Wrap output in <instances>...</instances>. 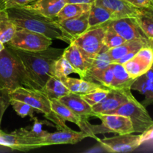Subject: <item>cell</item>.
Returning a JSON list of instances; mask_svg holds the SVG:
<instances>
[{
	"label": "cell",
	"mask_w": 153,
	"mask_h": 153,
	"mask_svg": "<svg viewBox=\"0 0 153 153\" xmlns=\"http://www.w3.org/2000/svg\"><path fill=\"white\" fill-rule=\"evenodd\" d=\"M8 48L22 64L28 80V88L40 91L43 90L48 79L54 76L55 62L62 56L64 51V49L51 46L44 50L37 52Z\"/></svg>",
	"instance_id": "1"
},
{
	"label": "cell",
	"mask_w": 153,
	"mask_h": 153,
	"mask_svg": "<svg viewBox=\"0 0 153 153\" xmlns=\"http://www.w3.org/2000/svg\"><path fill=\"white\" fill-rule=\"evenodd\" d=\"M9 16L16 28H25L35 31L54 40H62L68 43L62 30L57 22L56 18H49L25 7H13L7 9Z\"/></svg>",
	"instance_id": "2"
},
{
	"label": "cell",
	"mask_w": 153,
	"mask_h": 153,
	"mask_svg": "<svg viewBox=\"0 0 153 153\" xmlns=\"http://www.w3.org/2000/svg\"><path fill=\"white\" fill-rule=\"evenodd\" d=\"M19 87L28 88V80L19 60L5 46L0 52V90L11 92Z\"/></svg>",
	"instance_id": "3"
},
{
	"label": "cell",
	"mask_w": 153,
	"mask_h": 153,
	"mask_svg": "<svg viewBox=\"0 0 153 153\" xmlns=\"http://www.w3.org/2000/svg\"><path fill=\"white\" fill-rule=\"evenodd\" d=\"M108 24L89 28L73 42L91 67L93 61L104 46V37Z\"/></svg>",
	"instance_id": "4"
},
{
	"label": "cell",
	"mask_w": 153,
	"mask_h": 153,
	"mask_svg": "<svg viewBox=\"0 0 153 153\" xmlns=\"http://www.w3.org/2000/svg\"><path fill=\"white\" fill-rule=\"evenodd\" d=\"M112 114L123 115L129 118L133 125L134 133H143L153 123V120L146 111V107L139 102L131 93L128 95L126 102L123 104Z\"/></svg>",
	"instance_id": "5"
},
{
	"label": "cell",
	"mask_w": 153,
	"mask_h": 153,
	"mask_svg": "<svg viewBox=\"0 0 153 153\" xmlns=\"http://www.w3.org/2000/svg\"><path fill=\"white\" fill-rule=\"evenodd\" d=\"M10 99L19 100L27 103L36 110L37 113H41L49 120L55 114L51 108L50 99L43 91L32 88L19 87L10 92Z\"/></svg>",
	"instance_id": "6"
},
{
	"label": "cell",
	"mask_w": 153,
	"mask_h": 153,
	"mask_svg": "<svg viewBox=\"0 0 153 153\" xmlns=\"http://www.w3.org/2000/svg\"><path fill=\"white\" fill-rule=\"evenodd\" d=\"M52 43V39L43 34L25 28H16L11 40L4 45L13 49L37 52L48 49Z\"/></svg>",
	"instance_id": "7"
},
{
	"label": "cell",
	"mask_w": 153,
	"mask_h": 153,
	"mask_svg": "<svg viewBox=\"0 0 153 153\" xmlns=\"http://www.w3.org/2000/svg\"><path fill=\"white\" fill-rule=\"evenodd\" d=\"M0 146L21 152L43 147L40 139L34 137L30 130L22 128L11 133H5L0 129Z\"/></svg>",
	"instance_id": "8"
},
{
	"label": "cell",
	"mask_w": 153,
	"mask_h": 153,
	"mask_svg": "<svg viewBox=\"0 0 153 153\" xmlns=\"http://www.w3.org/2000/svg\"><path fill=\"white\" fill-rule=\"evenodd\" d=\"M96 140L105 151L113 153L133 152L142 144L140 142V134L135 135L133 133L118 134L102 139L97 138Z\"/></svg>",
	"instance_id": "9"
},
{
	"label": "cell",
	"mask_w": 153,
	"mask_h": 153,
	"mask_svg": "<svg viewBox=\"0 0 153 153\" xmlns=\"http://www.w3.org/2000/svg\"><path fill=\"white\" fill-rule=\"evenodd\" d=\"M131 88H125V89L111 88L109 90L108 95L100 102L92 107L94 116L96 114H110L113 113L116 109L126 102L128 95L131 93Z\"/></svg>",
	"instance_id": "10"
},
{
	"label": "cell",
	"mask_w": 153,
	"mask_h": 153,
	"mask_svg": "<svg viewBox=\"0 0 153 153\" xmlns=\"http://www.w3.org/2000/svg\"><path fill=\"white\" fill-rule=\"evenodd\" d=\"M108 26L126 40H149L134 17H123L115 19L109 22Z\"/></svg>",
	"instance_id": "11"
},
{
	"label": "cell",
	"mask_w": 153,
	"mask_h": 153,
	"mask_svg": "<svg viewBox=\"0 0 153 153\" xmlns=\"http://www.w3.org/2000/svg\"><path fill=\"white\" fill-rule=\"evenodd\" d=\"M90 137L84 131H76L68 126L58 128L56 131L48 132L41 140L42 146L57 144H76L84 139Z\"/></svg>",
	"instance_id": "12"
},
{
	"label": "cell",
	"mask_w": 153,
	"mask_h": 153,
	"mask_svg": "<svg viewBox=\"0 0 153 153\" xmlns=\"http://www.w3.org/2000/svg\"><path fill=\"white\" fill-rule=\"evenodd\" d=\"M89 11L86 12L79 17L64 19V20L57 19V22L67 38L68 44L73 43L76 39L80 37L82 34L89 29L88 26Z\"/></svg>",
	"instance_id": "13"
},
{
	"label": "cell",
	"mask_w": 153,
	"mask_h": 153,
	"mask_svg": "<svg viewBox=\"0 0 153 153\" xmlns=\"http://www.w3.org/2000/svg\"><path fill=\"white\" fill-rule=\"evenodd\" d=\"M94 117L101 120L102 125L105 128L107 133L113 132L117 134L134 133L131 120L127 117L114 114H96Z\"/></svg>",
	"instance_id": "14"
},
{
	"label": "cell",
	"mask_w": 153,
	"mask_h": 153,
	"mask_svg": "<svg viewBox=\"0 0 153 153\" xmlns=\"http://www.w3.org/2000/svg\"><path fill=\"white\" fill-rule=\"evenodd\" d=\"M94 4L109 10L114 20L123 17H135L138 10V7L126 0H95Z\"/></svg>",
	"instance_id": "15"
},
{
	"label": "cell",
	"mask_w": 153,
	"mask_h": 153,
	"mask_svg": "<svg viewBox=\"0 0 153 153\" xmlns=\"http://www.w3.org/2000/svg\"><path fill=\"white\" fill-rule=\"evenodd\" d=\"M65 4L64 0H34L23 7L46 17L56 18Z\"/></svg>",
	"instance_id": "16"
},
{
	"label": "cell",
	"mask_w": 153,
	"mask_h": 153,
	"mask_svg": "<svg viewBox=\"0 0 153 153\" xmlns=\"http://www.w3.org/2000/svg\"><path fill=\"white\" fill-rule=\"evenodd\" d=\"M58 100L84 119L88 120L91 117H94L92 107L82 98L80 94L70 92Z\"/></svg>",
	"instance_id": "17"
},
{
	"label": "cell",
	"mask_w": 153,
	"mask_h": 153,
	"mask_svg": "<svg viewBox=\"0 0 153 153\" xmlns=\"http://www.w3.org/2000/svg\"><path fill=\"white\" fill-rule=\"evenodd\" d=\"M63 56L68 61L70 65L74 69L76 74L79 75L80 78L84 79L89 70L91 65L85 60L77 46L73 43L69 44L68 47L64 49Z\"/></svg>",
	"instance_id": "18"
},
{
	"label": "cell",
	"mask_w": 153,
	"mask_h": 153,
	"mask_svg": "<svg viewBox=\"0 0 153 153\" xmlns=\"http://www.w3.org/2000/svg\"><path fill=\"white\" fill-rule=\"evenodd\" d=\"M148 40H127L117 47L108 49V53L110 56L112 63H115L117 60L124 55L132 52H138L141 48L147 46Z\"/></svg>",
	"instance_id": "19"
},
{
	"label": "cell",
	"mask_w": 153,
	"mask_h": 153,
	"mask_svg": "<svg viewBox=\"0 0 153 153\" xmlns=\"http://www.w3.org/2000/svg\"><path fill=\"white\" fill-rule=\"evenodd\" d=\"M61 80L62 81L63 83L66 85V87L68 88L70 92L80 94V95L88 94V93L92 91L93 90H95L100 87H103L100 84L88 81L86 79H82V78L75 79V78L67 76V77L63 78Z\"/></svg>",
	"instance_id": "20"
},
{
	"label": "cell",
	"mask_w": 153,
	"mask_h": 153,
	"mask_svg": "<svg viewBox=\"0 0 153 153\" xmlns=\"http://www.w3.org/2000/svg\"><path fill=\"white\" fill-rule=\"evenodd\" d=\"M114 20L113 14L109 10L101 6L92 4L89 11L88 26L89 28L101 26Z\"/></svg>",
	"instance_id": "21"
},
{
	"label": "cell",
	"mask_w": 153,
	"mask_h": 153,
	"mask_svg": "<svg viewBox=\"0 0 153 153\" xmlns=\"http://www.w3.org/2000/svg\"><path fill=\"white\" fill-rule=\"evenodd\" d=\"M42 91H43L50 100H59L70 93L62 81L55 76H52L48 79Z\"/></svg>",
	"instance_id": "22"
},
{
	"label": "cell",
	"mask_w": 153,
	"mask_h": 153,
	"mask_svg": "<svg viewBox=\"0 0 153 153\" xmlns=\"http://www.w3.org/2000/svg\"><path fill=\"white\" fill-rule=\"evenodd\" d=\"M114 81L111 88L113 89H125L131 88L135 79H132L123 64L113 63Z\"/></svg>",
	"instance_id": "23"
},
{
	"label": "cell",
	"mask_w": 153,
	"mask_h": 153,
	"mask_svg": "<svg viewBox=\"0 0 153 153\" xmlns=\"http://www.w3.org/2000/svg\"><path fill=\"white\" fill-rule=\"evenodd\" d=\"M134 18L146 37L153 39V5L138 8Z\"/></svg>",
	"instance_id": "24"
},
{
	"label": "cell",
	"mask_w": 153,
	"mask_h": 153,
	"mask_svg": "<svg viewBox=\"0 0 153 153\" xmlns=\"http://www.w3.org/2000/svg\"><path fill=\"white\" fill-rule=\"evenodd\" d=\"M91 4H79V3H66L61 11L56 16L58 20L72 19L79 17L91 10Z\"/></svg>",
	"instance_id": "25"
},
{
	"label": "cell",
	"mask_w": 153,
	"mask_h": 153,
	"mask_svg": "<svg viewBox=\"0 0 153 153\" xmlns=\"http://www.w3.org/2000/svg\"><path fill=\"white\" fill-rule=\"evenodd\" d=\"M16 30V25L10 19L7 10H0V41L4 44L10 41Z\"/></svg>",
	"instance_id": "26"
},
{
	"label": "cell",
	"mask_w": 153,
	"mask_h": 153,
	"mask_svg": "<svg viewBox=\"0 0 153 153\" xmlns=\"http://www.w3.org/2000/svg\"><path fill=\"white\" fill-rule=\"evenodd\" d=\"M123 65L132 79H137L139 76L145 74L151 68L135 56L124 63Z\"/></svg>",
	"instance_id": "27"
},
{
	"label": "cell",
	"mask_w": 153,
	"mask_h": 153,
	"mask_svg": "<svg viewBox=\"0 0 153 153\" xmlns=\"http://www.w3.org/2000/svg\"><path fill=\"white\" fill-rule=\"evenodd\" d=\"M72 73H76L74 69L62 55V56L60 57L55 62V68H54V76L61 79L63 78L67 77Z\"/></svg>",
	"instance_id": "28"
},
{
	"label": "cell",
	"mask_w": 153,
	"mask_h": 153,
	"mask_svg": "<svg viewBox=\"0 0 153 153\" xmlns=\"http://www.w3.org/2000/svg\"><path fill=\"white\" fill-rule=\"evenodd\" d=\"M111 64V60L108 53V49L104 46L99 55L93 61L92 65L90 67L88 71H99V70H104Z\"/></svg>",
	"instance_id": "29"
},
{
	"label": "cell",
	"mask_w": 153,
	"mask_h": 153,
	"mask_svg": "<svg viewBox=\"0 0 153 153\" xmlns=\"http://www.w3.org/2000/svg\"><path fill=\"white\" fill-rule=\"evenodd\" d=\"M109 90L110 89L105 88V87H100L97 89L93 90L92 91L88 93V94H83L82 95V97L91 107H93L94 105L100 102L108 95Z\"/></svg>",
	"instance_id": "30"
},
{
	"label": "cell",
	"mask_w": 153,
	"mask_h": 153,
	"mask_svg": "<svg viewBox=\"0 0 153 153\" xmlns=\"http://www.w3.org/2000/svg\"><path fill=\"white\" fill-rule=\"evenodd\" d=\"M10 105L16 111V113L22 118L30 117L31 120L34 117V114L36 110L31 105L22 101L10 99Z\"/></svg>",
	"instance_id": "31"
},
{
	"label": "cell",
	"mask_w": 153,
	"mask_h": 153,
	"mask_svg": "<svg viewBox=\"0 0 153 153\" xmlns=\"http://www.w3.org/2000/svg\"><path fill=\"white\" fill-rule=\"evenodd\" d=\"M126 41L127 40H126L123 37H121L120 34H118L108 26L104 37V46L108 49L117 47L125 43Z\"/></svg>",
	"instance_id": "32"
},
{
	"label": "cell",
	"mask_w": 153,
	"mask_h": 153,
	"mask_svg": "<svg viewBox=\"0 0 153 153\" xmlns=\"http://www.w3.org/2000/svg\"><path fill=\"white\" fill-rule=\"evenodd\" d=\"M136 58L143 61L144 64L151 67L153 64V50L149 46H146L141 48L135 55Z\"/></svg>",
	"instance_id": "33"
},
{
	"label": "cell",
	"mask_w": 153,
	"mask_h": 153,
	"mask_svg": "<svg viewBox=\"0 0 153 153\" xmlns=\"http://www.w3.org/2000/svg\"><path fill=\"white\" fill-rule=\"evenodd\" d=\"M31 120L34 121V123H33L31 129L30 131L36 137L40 139V140H41L42 138L48 133L47 131H45V130L43 129V125L47 123L46 121H40L38 118L35 116H34Z\"/></svg>",
	"instance_id": "34"
},
{
	"label": "cell",
	"mask_w": 153,
	"mask_h": 153,
	"mask_svg": "<svg viewBox=\"0 0 153 153\" xmlns=\"http://www.w3.org/2000/svg\"><path fill=\"white\" fill-rule=\"evenodd\" d=\"M10 92L7 90H0V125L4 111L10 105Z\"/></svg>",
	"instance_id": "35"
},
{
	"label": "cell",
	"mask_w": 153,
	"mask_h": 153,
	"mask_svg": "<svg viewBox=\"0 0 153 153\" xmlns=\"http://www.w3.org/2000/svg\"><path fill=\"white\" fill-rule=\"evenodd\" d=\"M34 0H5L0 5V10H7L13 7H22Z\"/></svg>",
	"instance_id": "36"
},
{
	"label": "cell",
	"mask_w": 153,
	"mask_h": 153,
	"mask_svg": "<svg viewBox=\"0 0 153 153\" xmlns=\"http://www.w3.org/2000/svg\"><path fill=\"white\" fill-rule=\"evenodd\" d=\"M132 5L141 8V7H148L153 5L152 0H126Z\"/></svg>",
	"instance_id": "37"
},
{
	"label": "cell",
	"mask_w": 153,
	"mask_h": 153,
	"mask_svg": "<svg viewBox=\"0 0 153 153\" xmlns=\"http://www.w3.org/2000/svg\"><path fill=\"white\" fill-rule=\"evenodd\" d=\"M151 140H153V123L140 134V141L142 143Z\"/></svg>",
	"instance_id": "38"
},
{
	"label": "cell",
	"mask_w": 153,
	"mask_h": 153,
	"mask_svg": "<svg viewBox=\"0 0 153 153\" xmlns=\"http://www.w3.org/2000/svg\"><path fill=\"white\" fill-rule=\"evenodd\" d=\"M66 3H79V4H94L95 0H64Z\"/></svg>",
	"instance_id": "39"
},
{
	"label": "cell",
	"mask_w": 153,
	"mask_h": 153,
	"mask_svg": "<svg viewBox=\"0 0 153 153\" xmlns=\"http://www.w3.org/2000/svg\"><path fill=\"white\" fill-rule=\"evenodd\" d=\"M144 76L149 79V82H150L151 83H152V85H153V67H151V68L145 73Z\"/></svg>",
	"instance_id": "40"
},
{
	"label": "cell",
	"mask_w": 153,
	"mask_h": 153,
	"mask_svg": "<svg viewBox=\"0 0 153 153\" xmlns=\"http://www.w3.org/2000/svg\"><path fill=\"white\" fill-rule=\"evenodd\" d=\"M147 46H149V47L152 48V49L153 50V39L149 38V40H148Z\"/></svg>",
	"instance_id": "41"
},
{
	"label": "cell",
	"mask_w": 153,
	"mask_h": 153,
	"mask_svg": "<svg viewBox=\"0 0 153 153\" xmlns=\"http://www.w3.org/2000/svg\"><path fill=\"white\" fill-rule=\"evenodd\" d=\"M4 48H5V45H4L2 42L0 41V52H1V51H2Z\"/></svg>",
	"instance_id": "42"
},
{
	"label": "cell",
	"mask_w": 153,
	"mask_h": 153,
	"mask_svg": "<svg viewBox=\"0 0 153 153\" xmlns=\"http://www.w3.org/2000/svg\"><path fill=\"white\" fill-rule=\"evenodd\" d=\"M4 1H5V0H0V5H1V4H2Z\"/></svg>",
	"instance_id": "43"
},
{
	"label": "cell",
	"mask_w": 153,
	"mask_h": 153,
	"mask_svg": "<svg viewBox=\"0 0 153 153\" xmlns=\"http://www.w3.org/2000/svg\"><path fill=\"white\" fill-rule=\"evenodd\" d=\"M152 1H153V0H152Z\"/></svg>",
	"instance_id": "44"
}]
</instances>
